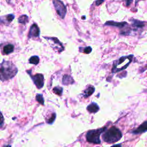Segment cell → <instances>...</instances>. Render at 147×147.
<instances>
[{"mask_svg": "<svg viewBox=\"0 0 147 147\" xmlns=\"http://www.w3.org/2000/svg\"><path fill=\"white\" fill-rule=\"evenodd\" d=\"M55 10L57 14L62 19H64L67 13V7L64 3L60 0H53Z\"/></svg>", "mask_w": 147, "mask_h": 147, "instance_id": "cell-5", "label": "cell"}, {"mask_svg": "<svg viewBox=\"0 0 147 147\" xmlns=\"http://www.w3.org/2000/svg\"><path fill=\"white\" fill-rule=\"evenodd\" d=\"M130 21L132 22V25L134 28H142L145 26V22L143 21H141L137 20H134V19H131Z\"/></svg>", "mask_w": 147, "mask_h": 147, "instance_id": "cell-13", "label": "cell"}, {"mask_svg": "<svg viewBox=\"0 0 147 147\" xmlns=\"http://www.w3.org/2000/svg\"><path fill=\"white\" fill-rule=\"evenodd\" d=\"M106 130V127L99 128L98 129L89 130L86 134V140L88 142L93 144H99L101 142L100 136L102 133Z\"/></svg>", "mask_w": 147, "mask_h": 147, "instance_id": "cell-4", "label": "cell"}, {"mask_svg": "<svg viewBox=\"0 0 147 147\" xmlns=\"http://www.w3.org/2000/svg\"><path fill=\"white\" fill-rule=\"evenodd\" d=\"M125 1H126V5L127 6H129L133 1V0H125Z\"/></svg>", "mask_w": 147, "mask_h": 147, "instance_id": "cell-24", "label": "cell"}, {"mask_svg": "<svg viewBox=\"0 0 147 147\" xmlns=\"http://www.w3.org/2000/svg\"><path fill=\"white\" fill-rule=\"evenodd\" d=\"M53 91L55 94H56L59 96H61L62 94V92H63V88L61 87H59V86L55 87L53 88Z\"/></svg>", "mask_w": 147, "mask_h": 147, "instance_id": "cell-18", "label": "cell"}, {"mask_svg": "<svg viewBox=\"0 0 147 147\" xmlns=\"http://www.w3.org/2000/svg\"><path fill=\"white\" fill-rule=\"evenodd\" d=\"M14 18V15L13 14H8L6 16V20L9 23L11 22L13 20Z\"/></svg>", "mask_w": 147, "mask_h": 147, "instance_id": "cell-20", "label": "cell"}, {"mask_svg": "<svg viewBox=\"0 0 147 147\" xmlns=\"http://www.w3.org/2000/svg\"><path fill=\"white\" fill-rule=\"evenodd\" d=\"M3 117H2V122H1V125H2V122H3Z\"/></svg>", "mask_w": 147, "mask_h": 147, "instance_id": "cell-25", "label": "cell"}, {"mask_svg": "<svg viewBox=\"0 0 147 147\" xmlns=\"http://www.w3.org/2000/svg\"><path fill=\"white\" fill-rule=\"evenodd\" d=\"M87 109L90 113H95L98 111V110H99V107L96 103L92 102L87 106Z\"/></svg>", "mask_w": 147, "mask_h": 147, "instance_id": "cell-11", "label": "cell"}, {"mask_svg": "<svg viewBox=\"0 0 147 147\" xmlns=\"http://www.w3.org/2000/svg\"><path fill=\"white\" fill-rule=\"evenodd\" d=\"M105 0H96L95 1V5L96 6H99L100 5H101L103 2H104Z\"/></svg>", "mask_w": 147, "mask_h": 147, "instance_id": "cell-23", "label": "cell"}, {"mask_svg": "<svg viewBox=\"0 0 147 147\" xmlns=\"http://www.w3.org/2000/svg\"><path fill=\"white\" fill-rule=\"evenodd\" d=\"M18 72L17 67L9 61H3L1 64V79L7 80L13 78Z\"/></svg>", "mask_w": 147, "mask_h": 147, "instance_id": "cell-1", "label": "cell"}, {"mask_svg": "<svg viewBox=\"0 0 147 147\" xmlns=\"http://www.w3.org/2000/svg\"><path fill=\"white\" fill-rule=\"evenodd\" d=\"M94 91H95L94 87V86H90L84 91V93H83V96L84 98L88 97L90 95H91L94 93Z\"/></svg>", "mask_w": 147, "mask_h": 147, "instance_id": "cell-14", "label": "cell"}, {"mask_svg": "<svg viewBox=\"0 0 147 147\" xmlns=\"http://www.w3.org/2000/svg\"><path fill=\"white\" fill-rule=\"evenodd\" d=\"M141 1V0H136V3H137L138 1Z\"/></svg>", "mask_w": 147, "mask_h": 147, "instance_id": "cell-26", "label": "cell"}, {"mask_svg": "<svg viewBox=\"0 0 147 147\" xmlns=\"http://www.w3.org/2000/svg\"><path fill=\"white\" fill-rule=\"evenodd\" d=\"M32 80L37 88H41L44 86V76L41 74H37L34 75H30Z\"/></svg>", "mask_w": 147, "mask_h": 147, "instance_id": "cell-7", "label": "cell"}, {"mask_svg": "<svg viewBox=\"0 0 147 147\" xmlns=\"http://www.w3.org/2000/svg\"><path fill=\"white\" fill-rule=\"evenodd\" d=\"M74 82V79L68 75H64L62 79V83L64 85H68L70 84H73Z\"/></svg>", "mask_w": 147, "mask_h": 147, "instance_id": "cell-12", "label": "cell"}, {"mask_svg": "<svg viewBox=\"0 0 147 147\" xmlns=\"http://www.w3.org/2000/svg\"><path fill=\"white\" fill-rule=\"evenodd\" d=\"M91 51H92V48H91L90 47H86V48L84 49L83 52L85 53H86V54H88V53H90Z\"/></svg>", "mask_w": 147, "mask_h": 147, "instance_id": "cell-22", "label": "cell"}, {"mask_svg": "<svg viewBox=\"0 0 147 147\" xmlns=\"http://www.w3.org/2000/svg\"><path fill=\"white\" fill-rule=\"evenodd\" d=\"M29 63H31V64H34V65H37L38 63H39V61H40V59H39V57L37 56H32L31 57L29 60Z\"/></svg>", "mask_w": 147, "mask_h": 147, "instance_id": "cell-17", "label": "cell"}, {"mask_svg": "<svg viewBox=\"0 0 147 147\" xmlns=\"http://www.w3.org/2000/svg\"><path fill=\"white\" fill-rule=\"evenodd\" d=\"M146 131H147V121L144 122L136 129L133 130L131 133L134 134H141Z\"/></svg>", "mask_w": 147, "mask_h": 147, "instance_id": "cell-9", "label": "cell"}, {"mask_svg": "<svg viewBox=\"0 0 147 147\" xmlns=\"http://www.w3.org/2000/svg\"><path fill=\"white\" fill-rule=\"evenodd\" d=\"M18 21L20 24H25L28 22V17L26 15H22L18 18Z\"/></svg>", "mask_w": 147, "mask_h": 147, "instance_id": "cell-16", "label": "cell"}, {"mask_svg": "<svg viewBox=\"0 0 147 147\" xmlns=\"http://www.w3.org/2000/svg\"><path fill=\"white\" fill-rule=\"evenodd\" d=\"M44 38L47 39L51 45V47L54 49L58 50L59 52H61L64 50V47L62 44L59 41V40L56 37H44Z\"/></svg>", "mask_w": 147, "mask_h": 147, "instance_id": "cell-6", "label": "cell"}, {"mask_svg": "<svg viewBox=\"0 0 147 147\" xmlns=\"http://www.w3.org/2000/svg\"><path fill=\"white\" fill-rule=\"evenodd\" d=\"M40 29L38 26L37 24H33L30 28L29 32L28 34V37L32 38V37H38L40 36Z\"/></svg>", "mask_w": 147, "mask_h": 147, "instance_id": "cell-8", "label": "cell"}, {"mask_svg": "<svg viewBox=\"0 0 147 147\" xmlns=\"http://www.w3.org/2000/svg\"><path fill=\"white\" fill-rule=\"evenodd\" d=\"M133 58V55H130L127 56H122L117 60H115L113 63L112 73H116L126 69L131 62Z\"/></svg>", "mask_w": 147, "mask_h": 147, "instance_id": "cell-3", "label": "cell"}, {"mask_svg": "<svg viewBox=\"0 0 147 147\" xmlns=\"http://www.w3.org/2000/svg\"><path fill=\"white\" fill-rule=\"evenodd\" d=\"M55 118H56V114L53 113L52 114L51 118H50L48 121H47V122L49 124H52L54 122Z\"/></svg>", "mask_w": 147, "mask_h": 147, "instance_id": "cell-21", "label": "cell"}, {"mask_svg": "<svg viewBox=\"0 0 147 147\" xmlns=\"http://www.w3.org/2000/svg\"><path fill=\"white\" fill-rule=\"evenodd\" d=\"M105 25H109V26H115L118 27L119 28H124L126 25H127L126 22H115L113 21H107L105 24Z\"/></svg>", "mask_w": 147, "mask_h": 147, "instance_id": "cell-10", "label": "cell"}, {"mask_svg": "<svg viewBox=\"0 0 147 147\" xmlns=\"http://www.w3.org/2000/svg\"><path fill=\"white\" fill-rule=\"evenodd\" d=\"M14 47L13 45L12 44H7L4 47H3V53L6 55H8L11 52H13L14 51Z\"/></svg>", "mask_w": 147, "mask_h": 147, "instance_id": "cell-15", "label": "cell"}, {"mask_svg": "<svg viewBox=\"0 0 147 147\" xmlns=\"http://www.w3.org/2000/svg\"><path fill=\"white\" fill-rule=\"evenodd\" d=\"M36 99L40 104L42 105H44V99L42 94H37L36 96Z\"/></svg>", "mask_w": 147, "mask_h": 147, "instance_id": "cell-19", "label": "cell"}, {"mask_svg": "<svg viewBox=\"0 0 147 147\" xmlns=\"http://www.w3.org/2000/svg\"><path fill=\"white\" fill-rule=\"evenodd\" d=\"M122 137V134L119 129L115 126H112L108 130H106L102 135L103 140L109 144L118 141Z\"/></svg>", "mask_w": 147, "mask_h": 147, "instance_id": "cell-2", "label": "cell"}]
</instances>
